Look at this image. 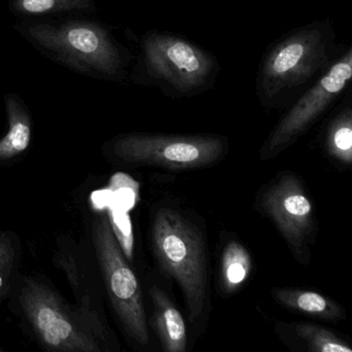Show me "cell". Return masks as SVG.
Wrapping results in <instances>:
<instances>
[{"label":"cell","instance_id":"cell-1","mask_svg":"<svg viewBox=\"0 0 352 352\" xmlns=\"http://www.w3.org/2000/svg\"><path fill=\"white\" fill-rule=\"evenodd\" d=\"M336 34L329 20L315 21L276 43L263 57L256 79L261 106L275 108L329 65Z\"/></svg>","mask_w":352,"mask_h":352},{"label":"cell","instance_id":"cell-2","mask_svg":"<svg viewBox=\"0 0 352 352\" xmlns=\"http://www.w3.org/2000/svg\"><path fill=\"white\" fill-rule=\"evenodd\" d=\"M152 246L162 271L182 290L189 320L195 323L207 302V254L201 232L180 212L162 208L152 223Z\"/></svg>","mask_w":352,"mask_h":352},{"label":"cell","instance_id":"cell-3","mask_svg":"<svg viewBox=\"0 0 352 352\" xmlns=\"http://www.w3.org/2000/svg\"><path fill=\"white\" fill-rule=\"evenodd\" d=\"M146 74L164 94L188 98L213 85L219 67L213 55L197 45L164 32H151L144 38Z\"/></svg>","mask_w":352,"mask_h":352},{"label":"cell","instance_id":"cell-4","mask_svg":"<svg viewBox=\"0 0 352 352\" xmlns=\"http://www.w3.org/2000/svg\"><path fill=\"white\" fill-rule=\"evenodd\" d=\"M94 223L96 255L109 298L127 336L141 346L150 343L147 317L139 279L129 267L104 211Z\"/></svg>","mask_w":352,"mask_h":352},{"label":"cell","instance_id":"cell-5","mask_svg":"<svg viewBox=\"0 0 352 352\" xmlns=\"http://www.w3.org/2000/svg\"><path fill=\"white\" fill-rule=\"evenodd\" d=\"M113 149L127 164L193 170L216 164L226 152V141L219 135L131 133L119 138Z\"/></svg>","mask_w":352,"mask_h":352},{"label":"cell","instance_id":"cell-6","mask_svg":"<svg viewBox=\"0 0 352 352\" xmlns=\"http://www.w3.org/2000/svg\"><path fill=\"white\" fill-rule=\"evenodd\" d=\"M28 36L69 65L115 77L122 69V57L108 32L98 24L69 22L60 26L38 24Z\"/></svg>","mask_w":352,"mask_h":352},{"label":"cell","instance_id":"cell-7","mask_svg":"<svg viewBox=\"0 0 352 352\" xmlns=\"http://www.w3.org/2000/svg\"><path fill=\"white\" fill-rule=\"evenodd\" d=\"M351 76L352 49L349 48L276 125L261 148V160L265 162L276 157L300 138L346 89Z\"/></svg>","mask_w":352,"mask_h":352},{"label":"cell","instance_id":"cell-8","mask_svg":"<svg viewBox=\"0 0 352 352\" xmlns=\"http://www.w3.org/2000/svg\"><path fill=\"white\" fill-rule=\"evenodd\" d=\"M22 306L36 335L51 349L60 351H98V342L87 327L76 319L54 292L26 280Z\"/></svg>","mask_w":352,"mask_h":352},{"label":"cell","instance_id":"cell-9","mask_svg":"<svg viewBox=\"0 0 352 352\" xmlns=\"http://www.w3.org/2000/svg\"><path fill=\"white\" fill-rule=\"evenodd\" d=\"M261 211L275 224L296 258L305 261L314 232V210L302 181L283 173L265 189Z\"/></svg>","mask_w":352,"mask_h":352},{"label":"cell","instance_id":"cell-10","mask_svg":"<svg viewBox=\"0 0 352 352\" xmlns=\"http://www.w3.org/2000/svg\"><path fill=\"white\" fill-rule=\"evenodd\" d=\"M149 296L153 304L154 329L164 351H186V324L180 311L158 286L150 288Z\"/></svg>","mask_w":352,"mask_h":352},{"label":"cell","instance_id":"cell-11","mask_svg":"<svg viewBox=\"0 0 352 352\" xmlns=\"http://www.w3.org/2000/svg\"><path fill=\"white\" fill-rule=\"evenodd\" d=\"M272 296L276 302L294 312L327 321L342 320L345 317V310L337 302L319 292L292 288H274Z\"/></svg>","mask_w":352,"mask_h":352},{"label":"cell","instance_id":"cell-12","mask_svg":"<svg viewBox=\"0 0 352 352\" xmlns=\"http://www.w3.org/2000/svg\"><path fill=\"white\" fill-rule=\"evenodd\" d=\"M9 131L0 140V160H10L23 153L32 139V123L21 102L14 96H6Z\"/></svg>","mask_w":352,"mask_h":352},{"label":"cell","instance_id":"cell-13","mask_svg":"<svg viewBox=\"0 0 352 352\" xmlns=\"http://www.w3.org/2000/svg\"><path fill=\"white\" fill-rule=\"evenodd\" d=\"M94 193V205L100 211L106 212L109 223L113 234L127 259L133 258V224L129 215V208L123 205L113 195L110 189L98 191Z\"/></svg>","mask_w":352,"mask_h":352},{"label":"cell","instance_id":"cell-14","mask_svg":"<svg viewBox=\"0 0 352 352\" xmlns=\"http://www.w3.org/2000/svg\"><path fill=\"white\" fill-rule=\"evenodd\" d=\"M252 271V259L248 250L238 241L224 247L220 267V284L224 294L236 292L246 282Z\"/></svg>","mask_w":352,"mask_h":352},{"label":"cell","instance_id":"cell-15","mask_svg":"<svg viewBox=\"0 0 352 352\" xmlns=\"http://www.w3.org/2000/svg\"><path fill=\"white\" fill-rule=\"evenodd\" d=\"M325 147L333 160L350 166L352 162V111L342 110L331 120L325 138Z\"/></svg>","mask_w":352,"mask_h":352},{"label":"cell","instance_id":"cell-16","mask_svg":"<svg viewBox=\"0 0 352 352\" xmlns=\"http://www.w3.org/2000/svg\"><path fill=\"white\" fill-rule=\"evenodd\" d=\"M296 337L313 352H351L352 348L336 333L323 327L311 323L294 325Z\"/></svg>","mask_w":352,"mask_h":352},{"label":"cell","instance_id":"cell-17","mask_svg":"<svg viewBox=\"0 0 352 352\" xmlns=\"http://www.w3.org/2000/svg\"><path fill=\"white\" fill-rule=\"evenodd\" d=\"M18 13L28 15L57 13L91 8V0H14Z\"/></svg>","mask_w":352,"mask_h":352},{"label":"cell","instance_id":"cell-18","mask_svg":"<svg viewBox=\"0 0 352 352\" xmlns=\"http://www.w3.org/2000/svg\"><path fill=\"white\" fill-rule=\"evenodd\" d=\"M10 261H11V255H10L8 247L5 243L0 242V288L3 286L6 274L9 273Z\"/></svg>","mask_w":352,"mask_h":352}]
</instances>
